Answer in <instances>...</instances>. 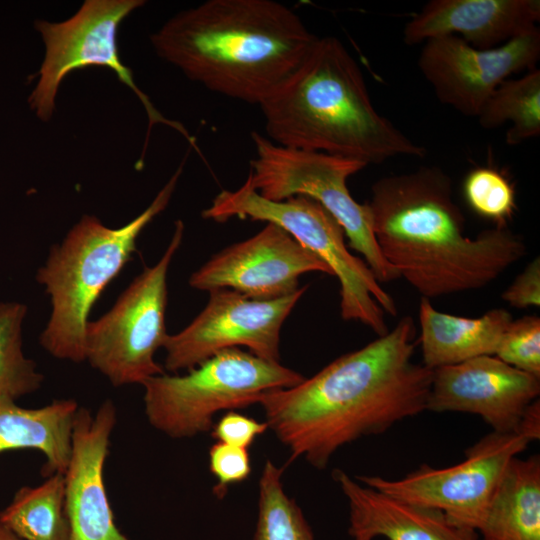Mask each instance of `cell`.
<instances>
[{
	"instance_id": "ffe728a7",
	"label": "cell",
	"mask_w": 540,
	"mask_h": 540,
	"mask_svg": "<svg viewBox=\"0 0 540 540\" xmlns=\"http://www.w3.org/2000/svg\"><path fill=\"white\" fill-rule=\"evenodd\" d=\"M78 409L73 399H57L40 408H24L13 399L0 396V452L38 450L45 457L41 469L44 477L64 474Z\"/></svg>"
},
{
	"instance_id": "4fadbf2b",
	"label": "cell",
	"mask_w": 540,
	"mask_h": 540,
	"mask_svg": "<svg viewBox=\"0 0 540 540\" xmlns=\"http://www.w3.org/2000/svg\"><path fill=\"white\" fill-rule=\"evenodd\" d=\"M540 29L490 49L472 47L456 36L423 43L418 67L437 98L461 114L477 117L481 108L509 76L536 68Z\"/></svg>"
},
{
	"instance_id": "ba28073f",
	"label": "cell",
	"mask_w": 540,
	"mask_h": 540,
	"mask_svg": "<svg viewBox=\"0 0 540 540\" xmlns=\"http://www.w3.org/2000/svg\"><path fill=\"white\" fill-rule=\"evenodd\" d=\"M256 156L246 181L265 199L284 201L306 196L320 203L340 224L349 246L360 253L377 281L399 277L383 257L372 230L370 209L354 200L347 187L350 176L366 167L362 162L321 152L275 144L253 131Z\"/></svg>"
},
{
	"instance_id": "f1b7e54d",
	"label": "cell",
	"mask_w": 540,
	"mask_h": 540,
	"mask_svg": "<svg viewBox=\"0 0 540 540\" xmlns=\"http://www.w3.org/2000/svg\"><path fill=\"white\" fill-rule=\"evenodd\" d=\"M267 428L266 422H259L235 411H229L213 424L211 436L217 442L248 449Z\"/></svg>"
},
{
	"instance_id": "30bf717a",
	"label": "cell",
	"mask_w": 540,
	"mask_h": 540,
	"mask_svg": "<svg viewBox=\"0 0 540 540\" xmlns=\"http://www.w3.org/2000/svg\"><path fill=\"white\" fill-rule=\"evenodd\" d=\"M144 4L143 0H86L67 20H36L35 29L42 37L45 55L38 72V82L28 97L30 108L36 116L48 121L55 110L58 89L68 74L89 67L112 70L136 94L148 116L149 126L140 163L145 156L151 128L158 123L175 129L196 149L195 138L181 123L165 118L153 106L137 87L131 70L120 58L119 26L130 13Z\"/></svg>"
},
{
	"instance_id": "9c48e42d",
	"label": "cell",
	"mask_w": 540,
	"mask_h": 540,
	"mask_svg": "<svg viewBox=\"0 0 540 540\" xmlns=\"http://www.w3.org/2000/svg\"><path fill=\"white\" fill-rule=\"evenodd\" d=\"M184 223L175 230L159 261L143 270L121 293L111 309L88 321L84 336L85 360L113 386L141 384L164 373L154 357L168 333L167 274L181 245Z\"/></svg>"
},
{
	"instance_id": "2e32d148",
	"label": "cell",
	"mask_w": 540,
	"mask_h": 540,
	"mask_svg": "<svg viewBox=\"0 0 540 540\" xmlns=\"http://www.w3.org/2000/svg\"><path fill=\"white\" fill-rule=\"evenodd\" d=\"M117 410L106 399L95 413L79 407L64 473L69 540H130L117 527L104 484V466Z\"/></svg>"
},
{
	"instance_id": "83f0119b",
	"label": "cell",
	"mask_w": 540,
	"mask_h": 540,
	"mask_svg": "<svg viewBox=\"0 0 540 540\" xmlns=\"http://www.w3.org/2000/svg\"><path fill=\"white\" fill-rule=\"evenodd\" d=\"M209 469L217 480L214 494L221 499L230 485L249 477L251 463L248 449L221 442L214 443L209 450Z\"/></svg>"
},
{
	"instance_id": "1f68e13d",
	"label": "cell",
	"mask_w": 540,
	"mask_h": 540,
	"mask_svg": "<svg viewBox=\"0 0 540 540\" xmlns=\"http://www.w3.org/2000/svg\"><path fill=\"white\" fill-rule=\"evenodd\" d=\"M0 540H22L0 522Z\"/></svg>"
},
{
	"instance_id": "603a6c76",
	"label": "cell",
	"mask_w": 540,
	"mask_h": 540,
	"mask_svg": "<svg viewBox=\"0 0 540 540\" xmlns=\"http://www.w3.org/2000/svg\"><path fill=\"white\" fill-rule=\"evenodd\" d=\"M481 127L494 129L509 122L505 141L517 145L540 134V70L502 82L477 117Z\"/></svg>"
},
{
	"instance_id": "7402d4cb",
	"label": "cell",
	"mask_w": 540,
	"mask_h": 540,
	"mask_svg": "<svg viewBox=\"0 0 540 540\" xmlns=\"http://www.w3.org/2000/svg\"><path fill=\"white\" fill-rule=\"evenodd\" d=\"M0 522L22 540H69L64 474L20 488L0 511Z\"/></svg>"
},
{
	"instance_id": "d6986e66",
	"label": "cell",
	"mask_w": 540,
	"mask_h": 540,
	"mask_svg": "<svg viewBox=\"0 0 540 540\" xmlns=\"http://www.w3.org/2000/svg\"><path fill=\"white\" fill-rule=\"evenodd\" d=\"M513 321L503 308H495L478 318L437 311L422 297L419 324L423 365L433 370L484 355H494L503 333Z\"/></svg>"
},
{
	"instance_id": "4316f807",
	"label": "cell",
	"mask_w": 540,
	"mask_h": 540,
	"mask_svg": "<svg viewBox=\"0 0 540 540\" xmlns=\"http://www.w3.org/2000/svg\"><path fill=\"white\" fill-rule=\"evenodd\" d=\"M508 365L540 378V318L513 320L494 354Z\"/></svg>"
},
{
	"instance_id": "3957f363",
	"label": "cell",
	"mask_w": 540,
	"mask_h": 540,
	"mask_svg": "<svg viewBox=\"0 0 540 540\" xmlns=\"http://www.w3.org/2000/svg\"><path fill=\"white\" fill-rule=\"evenodd\" d=\"M318 36L273 0H207L150 37L156 54L208 90L259 105L303 61Z\"/></svg>"
},
{
	"instance_id": "5bb4252c",
	"label": "cell",
	"mask_w": 540,
	"mask_h": 540,
	"mask_svg": "<svg viewBox=\"0 0 540 540\" xmlns=\"http://www.w3.org/2000/svg\"><path fill=\"white\" fill-rule=\"evenodd\" d=\"M307 272L332 275L316 254L274 223L213 255L189 278L195 289H231L256 300L285 297L300 287ZM333 276V275H332Z\"/></svg>"
},
{
	"instance_id": "9a60e30c",
	"label": "cell",
	"mask_w": 540,
	"mask_h": 540,
	"mask_svg": "<svg viewBox=\"0 0 540 540\" xmlns=\"http://www.w3.org/2000/svg\"><path fill=\"white\" fill-rule=\"evenodd\" d=\"M539 394V377L484 355L433 369L427 410L472 413L493 431L518 432L523 414Z\"/></svg>"
},
{
	"instance_id": "7a4b0ae2",
	"label": "cell",
	"mask_w": 540,
	"mask_h": 540,
	"mask_svg": "<svg viewBox=\"0 0 540 540\" xmlns=\"http://www.w3.org/2000/svg\"><path fill=\"white\" fill-rule=\"evenodd\" d=\"M367 205L384 259L427 299L481 289L526 253L507 226L467 237L451 179L438 166L377 180Z\"/></svg>"
},
{
	"instance_id": "7c38bea8",
	"label": "cell",
	"mask_w": 540,
	"mask_h": 540,
	"mask_svg": "<svg viewBox=\"0 0 540 540\" xmlns=\"http://www.w3.org/2000/svg\"><path fill=\"white\" fill-rule=\"evenodd\" d=\"M308 285L273 300L248 298L231 289L209 291L205 308L180 332L168 334L164 368L189 370L216 353L247 347L255 356L280 361V331Z\"/></svg>"
},
{
	"instance_id": "6da1fadb",
	"label": "cell",
	"mask_w": 540,
	"mask_h": 540,
	"mask_svg": "<svg viewBox=\"0 0 540 540\" xmlns=\"http://www.w3.org/2000/svg\"><path fill=\"white\" fill-rule=\"evenodd\" d=\"M415 333L413 319L404 316L311 378L260 398L268 428L290 460L302 457L324 469L342 446L427 410L433 370L412 360Z\"/></svg>"
},
{
	"instance_id": "5b68a950",
	"label": "cell",
	"mask_w": 540,
	"mask_h": 540,
	"mask_svg": "<svg viewBox=\"0 0 540 540\" xmlns=\"http://www.w3.org/2000/svg\"><path fill=\"white\" fill-rule=\"evenodd\" d=\"M184 161L136 218L119 228L83 215L60 244L51 247L36 274L50 297L51 314L40 335L41 346L53 357L85 360L84 336L89 313L108 284L136 251L143 229L169 204Z\"/></svg>"
},
{
	"instance_id": "e0dca14e",
	"label": "cell",
	"mask_w": 540,
	"mask_h": 540,
	"mask_svg": "<svg viewBox=\"0 0 540 540\" xmlns=\"http://www.w3.org/2000/svg\"><path fill=\"white\" fill-rule=\"evenodd\" d=\"M539 0H431L404 27L409 45L456 36L472 47H498L535 27Z\"/></svg>"
},
{
	"instance_id": "ac0fdd59",
	"label": "cell",
	"mask_w": 540,
	"mask_h": 540,
	"mask_svg": "<svg viewBox=\"0 0 540 540\" xmlns=\"http://www.w3.org/2000/svg\"><path fill=\"white\" fill-rule=\"evenodd\" d=\"M332 476L348 501L353 540H478L477 532L452 523L439 510L391 497L343 470H334Z\"/></svg>"
},
{
	"instance_id": "44dd1931",
	"label": "cell",
	"mask_w": 540,
	"mask_h": 540,
	"mask_svg": "<svg viewBox=\"0 0 540 540\" xmlns=\"http://www.w3.org/2000/svg\"><path fill=\"white\" fill-rule=\"evenodd\" d=\"M477 533L481 540H540V457L512 458Z\"/></svg>"
},
{
	"instance_id": "d4e9b609",
	"label": "cell",
	"mask_w": 540,
	"mask_h": 540,
	"mask_svg": "<svg viewBox=\"0 0 540 540\" xmlns=\"http://www.w3.org/2000/svg\"><path fill=\"white\" fill-rule=\"evenodd\" d=\"M27 307L0 302V396L13 400L37 391L44 376L22 350V324Z\"/></svg>"
},
{
	"instance_id": "4dcf8cb0",
	"label": "cell",
	"mask_w": 540,
	"mask_h": 540,
	"mask_svg": "<svg viewBox=\"0 0 540 540\" xmlns=\"http://www.w3.org/2000/svg\"><path fill=\"white\" fill-rule=\"evenodd\" d=\"M518 432L527 436L531 441L540 438V401L532 402L523 414Z\"/></svg>"
},
{
	"instance_id": "8992f818",
	"label": "cell",
	"mask_w": 540,
	"mask_h": 540,
	"mask_svg": "<svg viewBox=\"0 0 540 540\" xmlns=\"http://www.w3.org/2000/svg\"><path fill=\"white\" fill-rule=\"evenodd\" d=\"M202 217L215 222L230 218L274 223L316 254L340 282V312L347 321H357L378 336L389 329L385 313L396 316L394 299L380 286L362 259L349 252L345 233L336 219L317 201L294 196L284 201L263 198L245 180L236 190H222Z\"/></svg>"
},
{
	"instance_id": "8fae6325",
	"label": "cell",
	"mask_w": 540,
	"mask_h": 540,
	"mask_svg": "<svg viewBox=\"0 0 540 540\" xmlns=\"http://www.w3.org/2000/svg\"><path fill=\"white\" fill-rule=\"evenodd\" d=\"M530 442L519 432L492 431L469 447L465 459L455 465L437 469L422 464L399 479H355L404 502L439 510L452 523L477 532L509 462Z\"/></svg>"
},
{
	"instance_id": "52a82bcc",
	"label": "cell",
	"mask_w": 540,
	"mask_h": 540,
	"mask_svg": "<svg viewBox=\"0 0 540 540\" xmlns=\"http://www.w3.org/2000/svg\"><path fill=\"white\" fill-rule=\"evenodd\" d=\"M305 377L239 348L220 351L184 375L166 373L142 383L149 424L173 439L211 431L213 417L253 404L267 392L293 387Z\"/></svg>"
},
{
	"instance_id": "484cf974",
	"label": "cell",
	"mask_w": 540,
	"mask_h": 540,
	"mask_svg": "<svg viewBox=\"0 0 540 540\" xmlns=\"http://www.w3.org/2000/svg\"><path fill=\"white\" fill-rule=\"evenodd\" d=\"M463 193L469 207L495 226H507L515 211V190L510 181L491 167H478L465 177Z\"/></svg>"
},
{
	"instance_id": "277c9868",
	"label": "cell",
	"mask_w": 540,
	"mask_h": 540,
	"mask_svg": "<svg viewBox=\"0 0 540 540\" xmlns=\"http://www.w3.org/2000/svg\"><path fill=\"white\" fill-rule=\"evenodd\" d=\"M277 145L363 164L423 157L371 102L362 71L339 39L318 37L299 66L259 105Z\"/></svg>"
},
{
	"instance_id": "f546056e",
	"label": "cell",
	"mask_w": 540,
	"mask_h": 540,
	"mask_svg": "<svg viewBox=\"0 0 540 540\" xmlns=\"http://www.w3.org/2000/svg\"><path fill=\"white\" fill-rule=\"evenodd\" d=\"M502 298L519 309L540 305V260L530 262L512 284L503 292Z\"/></svg>"
},
{
	"instance_id": "cb8c5ba5",
	"label": "cell",
	"mask_w": 540,
	"mask_h": 540,
	"mask_svg": "<svg viewBox=\"0 0 540 540\" xmlns=\"http://www.w3.org/2000/svg\"><path fill=\"white\" fill-rule=\"evenodd\" d=\"M254 540H314L302 510L284 491L282 469L271 460L265 462L259 480Z\"/></svg>"
}]
</instances>
